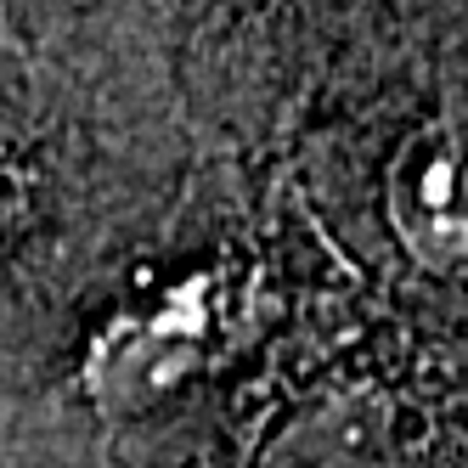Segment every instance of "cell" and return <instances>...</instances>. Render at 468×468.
Returning a JSON list of instances; mask_svg holds the SVG:
<instances>
[{
  "instance_id": "cell-1",
  "label": "cell",
  "mask_w": 468,
  "mask_h": 468,
  "mask_svg": "<svg viewBox=\"0 0 468 468\" xmlns=\"http://www.w3.org/2000/svg\"><path fill=\"white\" fill-rule=\"evenodd\" d=\"M23 209V170H17V158L0 147V238H6V226L17 220Z\"/></svg>"
}]
</instances>
